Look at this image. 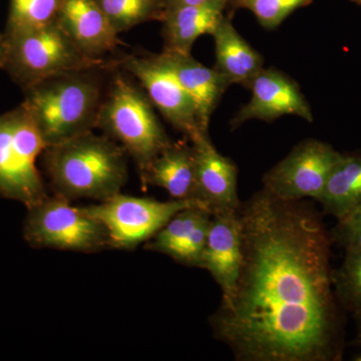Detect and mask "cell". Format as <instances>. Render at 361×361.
Wrapping results in <instances>:
<instances>
[{
  "mask_svg": "<svg viewBox=\"0 0 361 361\" xmlns=\"http://www.w3.org/2000/svg\"><path fill=\"white\" fill-rule=\"evenodd\" d=\"M71 200L52 195L27 208L23 237L39 249L92 254L110 248L103 225Z\"/></svg>",
  "mask_w": 361,
  "mask_h": 361,
  "instance_id": "cell-7",
  "label": "cell"
},
{
  "mask_svg": "<svg viewBox=\"0 0 361 361\" xmlns=\"http://www.w3.org/2000/svg\"><path fill=\"white\" fill-rule=\"evenodd\" d=\"M4 35L6 59L4 70L23 90L61 71L108 63L104 59L85 56L58 23L37 30Z\"/></svg>",
  "mask_w": 361,
  "mask_h": 361,
  "instance_id": "cell-6",
  "label": "cell"
},
{
  "mask_svg": "<svg viewBox=\"0 0 361 361\" xmlns=\"http://www.w3.org/2000/svg\"><path fill=\"white\" fill-rule=\"evenodd\" d=\"M194 206L203 207L193 201H158L120 193L84 208L103 225L111 249L134 250L153 238L176 214Z\"/></svg>",
  "mask_w": 361,
  "mask_h": 361,
  "instance_id": "cell-8",
  "label": "cell"
},
{
  "mask_svg": "<svg viewBox=\"0 0 361 361\" xmlns=\"http://www.w3.org/2000/svg\"><path fill=\"white\" fill-rule=\"evenodd\" d=\"M106 63L61 71L23 90L25 101L47 147L96 130L103 102Z\"/></svg>",
  "mask_w": 361,
  "mask_h": 361,
  "instance_id": "cell-3",
  "label": "cell"
},
{
  "mask_svg": "<svg viewBox=\"0 0 361 361\" xmlns=\"http://www.w3.org/2000/svg\"><path fill=\"white\" fill-rule=\"evenodd\" d=\"M355 341L361 348V322H357V337Z\"/></svg>",
  "mask_w": 361,
  "mask_h": 361,
  "instance_id": "cell-28",
  "label": "cell"
},
{
  "mask_svg": "<svg viewBox=\"0 0 361 361\" xmlns=\"http://www.w3.org/2000/svg\"><path fill=\"white\" fill-rule=\"evenodd\" d=\"M196 166L197 198L211 213L238 210L241 202L237 193L236 164L221 155L209 134L191 141Z\"/></svg>",
  "mask_w": 361,
  "mask_h": 361,
  "instance_id": "cell-12",
  "label": "cell"
},
{
  "mask_svg": "<svg viewBox=\"0 0 361 361\" xmlns=\"http://www.w3.org/2000/svg\"><path fill=\"white\" fill-rule=\"evenodd\" d=\"M342 154L326 142L307 140L297 145L263 177V189L282 201H317Z\"/></svg>",
  "mask_w": 361,
  "mask_h": 361,
  "instance_id": "cell-10",
  "label": "cell"
},
{
  "mask_svg": "<svg viewBox=\"0 0 361 361\" xmlns=\"http://www.w3.org/2000/svg\"><path fill=\"white\" fill-rule=\"evenodd\" d=\"M96 1L118 35L148 21H161L166 11L165 0H96Z\"/></svg>",
  "mask_w": 361,
  "mask_h": 361,
  "instance_id": "cell-21",
  "label": "cell"
},
{
  "mask_svg": "<svg viewBox=\"0 0 361 361\" xmlns=\"http://www.w3.org/2000/svg\"><path fill=\"white\" fill-rule=\"evenodd\" d=\"M159 54L180 85L193 97L202 123L209 130L211 116L229 87L217 71L202 65L192 54L163 51Z\"/></svg>",
  "mask_w": 361,
  "mask_h": 361,
  "instance_id": "cell-19",
  "label": "cell"
},
{
  "mask_svg": "<svg viewBox=\"0 0 361 361\" xmlns=\"http://www.w3.org/2000/svg\"><path fill=\"white\" fill-rule=\"evenodd\" d=\"M330 236L344 251L361 250V207L337 220Z\"/></svg>",
  "mask_w": 361,
  "mask_h": 361,
  "instance_id": "cell-25",
  "label": "cell"
},
{
  "mask_svg": "<svg viewBox=\"0 0 361 361\" xmlns=\"http://www.w3.org/2000/svg\"><path fill=\"white\" fill-rule=\"evenodd\" d=\"M241 229L238 210L212 214L200 268L212 275L222 290V300L234 291L241 269Z\"/></svg>",
  "mask_w": 361,
  "mask_h": 361,
  "instance_id": "cell-13",
  "label": "cell"
},
{
  "mask_svg": "<svg viewBox=\"0 0 361 361\" xmlns=\"http://www.w3.org/2000/svg\"><path fill=\"white\" fill-rule=\"evenodd\" d=\"M114 66L137 78L153 106L190 142L208 134L193 97L180 85L160 54H127L114 61Z\"/></svg>",
  "mask_w": 361,
  "mask_h": 361,
  "instance_id": "cell-9",
  "label": "cell"
},
{
  "mask_svg": "<svg viewBox=\"0 0 361 361\" xmlns=\"http://www.w3.org/2000/svg\"><path fill=\"white\" fill-rule=\"evenodd\" d=\"M238 218L243 260L232 295L210 317L215 338L240 361L341 360L334 242L317 209L263 189Z\"/></svg>",
  "mask_w": 361,
  "mask_h": 361,
  "instance_id": "cell-1",
  "label": "cell"
},
{
  "mask_svg": "<svg viewBox=\"0 0 361 361\" xmlns=\"http://www.w3.org/2000/svg\"><path fill=\"white\" fill-rule=\"evenodd\" d=\"M214 0H165L166 11L182 6H200Z\"/></svg>",
  "mask_w": 361,
  "mask_h": 361,
  "instance_id": "cell-26",
  "label": "cell"
},
{
  "mask_svg": "<svg viewBox=\"0 0 361 361\" xmlns=\"http://www.w3.org/2000/svg\"><path fill=\"white\" fill-rule=\"evenodd\" d=\"M312 0H232L236 8H245L256 16L266 30H274L293 11L308 6Z\"/></svg>",
  "mask_w": 361,
  "mask_h": 361,
  "instance_id": "cell-24",
  "label": "cell"
},
{
  "mask_svg": "<svg viewBox=\"0 0 361 361\" xmlns=\"http://www.w3.org/2000/svg\"><path fill=\"white\" fill-rule=\"evenodd\" d=\"M56 23L75 47L92 59H104L122 42L96 0H65Z\"/></svg>",
  "mask_w": 361,
  "mask_h": 361,
  "instance_id": "cell-15",
  "label": "cell"
},
{
  "mask_svg": "<svg viewBox=\"0 0 361 361\" xmlns=\"http://www.w3.org/2000/svg\"><path fill=\"white\" fill-rule=\"evenodd\" d=\"M355 360L361 361V353H360V355H358L357 356H356Z\"/></svg>",
  "mask_w": 361,
  "mask_h": 361,
  "instance_id": "cell-29",
  "label": "cell"
},
{
  "mask_svg": "<svg viewBox=\"0 0 361 361\" xmlns=\"http://www.w3.org/2000/svg\"><path fill=\"white\" fill-rule=\"evenodd\" d=\"M65 0H11L6 32L37 30L58 21Z\"/></svg>",
  "mask_w": 361,
  "mask_h": 361,
  "instance_id": "cell-22",
  "label": "cell"
},
{
  "mask_svg": "<svg viewBox=\"0 0 361 361\" xmlns=\"http://www.w3.org/2000/svg\"><path fill=\"white\" fill-rule=\"evenodd\" d=\"M211 218L212 213L203 207L184 209L145 244V249L180 264L200 268Z\"/></svg>",
  "mask_w": 361,
  "mask_h": 361,
  "instance_id": "cell-14",
  "label": "cell"
},
{
  "mask_svg": "<svg viewBox=\"0 0 361 361\" xmlns=\"http://www.w3.org/2000/svg\"><path fill=\"white\" fill-rule=\"evenodd\" d=\"M228 0H214L200 6L168 9L161 18L164 51L191 54L196 40L212 35L224 18Z\"/></svg>",
  "mask_w": 361,
  "mask_h": 361,
  "instance_id": "cell-17",
  "label": "cell"
},
{
  "mask_svg": "<svg viewBox=\"0 0 361 361\" xmlns=\"http://www.w3.org/2000/svg\"><path fill=\"white\" fill-rule=\"evenodd\" d=\"M216 63L214 70L228 87H248L253 78L264 68V59L237 32L231 20L223 18L213 32Z\"/></svg>",
  "mask_w": 361,
  "mask_h": 361,
  "instance_id": "cell-18",
  "label": "cell"
},
{
  "mask_svg": "<svg viewBox=\"0 0 361 361\" xmlns=\"http://www.w3.org/2000/svg\"><path fill=\"white\" fill-rule=\"evenodd\" d=\"M45 148L44 137L23 102L0 115V197L30 208L49 196L37 167Z\"/></svg>",
  "mask_w": 361,
  "mask_h": 361,
  "instance_id": "cell-5",
  "label": "cell"
},
{
  "mask_svg": "<svg viewBox=\"0 0 361 361\" xmlns=\"http://www.w3.org/2000/svg\"><path fill=\"white\" fill-rule=\"evenodd\" d=\"M40 158L52 193L71 201L108 200L129 179L127 152L94 130L47 147Z\"/></svg>",
  "mask_w": 361,
  "mask_h": 361,
  "instance_id": "cell-2",
  "label": "cell"
},
{
  "mask_svg": "<svg viewBox=\"0 0 361 361\" xmlns=\"http://www.w3.org/2000/svg\"><path fill=\"white\" fill-rule=\"evenodd\" d=\"M140 178L144 185L165 190L174 200L200 204L197 198L196 166L192 144L171 142L149 164Z\"/></svg>",
  "mask_w": 361,
  "mask_h": 361,
  "instance_id": "cell-16",
  "label": "cell"
},
{
  "mask_svg": "<svg viewBox=\"0 0 361 361\" xmlns=\"http://www.w3.org/2000/svg\"><path fill=\"white\" fill-rule=\"evenodd\" d=\"M317 201L336 220L361 207V154L342 155Z\"/></svg>",
  "mask_w": 361,
  "mask_h": 361,
  "instance_id": "cell-20",
  "label": "cell"
},
{
  "mask_svg": "<svg viewBox=\"0 0 361 361\" xmlns=\"http://www.w3.org/2000/svg\"><path fill=\"white\" fill-rule=\"evenodd\" d=\"M96 129L123 147L139 175L172 142L145 90L123 71L106 87Z\"/></svg>",
  "mask_w": 361,
  "mask_h": 361,
  "instance_id": "cell-4",
  "label": "cell"
},
{
  "mask_svg": "<svg viewBox=\"0 0 361 361\" xmlns=\"http://www.w3.org/2000/svg\"><path fill=\"white\" fill-rule=\"evenodd\" d=\"M6 59V37L4 33L0 32V70H4Z\"/></svg>",
  "mask_w": 361,
  "mask_h": 361,
  "instance_id": "cell-27",
  "label": "cell"
},
{
  "mask_svg": "<svg viewBox=\"0 0 361 361\" xmlns=\"http://www.w3.org/2000/svg\"><path fill=\"white\" fill-rule=\"evenodd\" d=\"M332 284L342 310L361 322V250L345 251L341 267L332 270Z\"/></svg>",
  "mask_w": 361,
  "mask_h": 361,
  "instance_id": "cell-23",
  "label": "cell"
},
{
  "mask_svg": "<svg viewBox=\"0 0 361 361\" xmlns=\"http://www.w3.org/2000/svg\"><path fill=\"white\" fill-rule=\"evenodd\" d=\"M248 87L252 90L251 99L233 118L232 129H236L247 121L271 122L288 115L312 122L310 104L299 85L276 68H263Z\"/></svg>",
  "mask_w": 361,
  "mask_h": 361,
  "instance_id": "cell-11",
  "label": "cell"
}]
</instances>
